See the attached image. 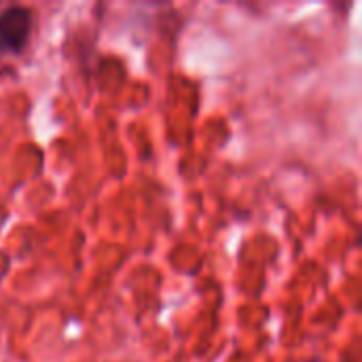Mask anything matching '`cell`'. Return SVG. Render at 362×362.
Wrapping results in <instances>:
<instances>
[{
	"instance_id": "obj_1",
	"label": "cell",
	"mask_w": 362,
	"mask_h": 362,
	"mask_svg": "<svg viewBox=\"0 0 362 362\" xmlns=\"http://www.w3.org/2000/svg\"><path fill=\"white\" fill-rule=\"evenodd\" d=\"M32 28V13L23 6H13L0 15V53L17 51L25 45Z\"/></svg>"
}]
</instances>
